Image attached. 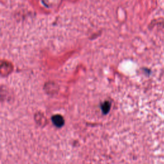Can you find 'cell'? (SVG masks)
Segmentation results:
<instances>
[{"label":"cell","mask_w":164,"mask_h":164,"mask_svg":"<svg viewBox=\"0 0 164 164\" xmlns=\"http://www.w3.org/2000/svg\"><path fill=\"white\" fill-rule=\"evenodd\" d=\"M110 109H111V103L109 101H105V102L102 103L101 106V110L104 114H108V113L110 112Z\"/></svg>","instance_id":"cell-2"},{"label":"cell","mask_w":164,"mask_h":164,"mask_svg":"<svg viewBox=\"0 0 164 164\" xmlns=\"http://www.w3.org/2000/svg\"><path fill=\"white\" fill-rule=\"evenodd\" d=\"M51 121L56 128H62L65 123V120L63 117L59 114L55 115L51 117Z\"/></svg>","instance_id":"cell-1"}]
</instances>
